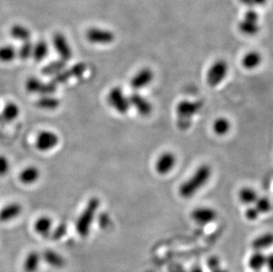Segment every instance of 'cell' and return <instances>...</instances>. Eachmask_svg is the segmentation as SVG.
Instances as JSON below:
<instances>
[{"label":"cell","instance_id":"obj_1","mask_svg":"<svg viewBox=\"0 0 273 272\" xmlns=\"http://www.w3.org/2000/svg\"><path fill=\"white\" fill-rule=\"evenodd\" d=\"M211 176V168L203 164L196 170L189 179L181 184L179 193L181 197L190 198L194 196L203 187Z\"/></svg>","mask_w":273,"mask_h":272},{"label":"cell","instance_id":"obj_2","mask_svg":"<svg viewBox=\"0 0 273 272\" xmlns=\"http://www.w3.org/2000/svg\"><path fill=\"white\" fill-rule=\"evenodd\" d=\"M99 207V199L97 197L90 198L86 205L85 209H83V211L78 217L75 228H76L78 234L80 235L81 238L88 237L91 225L96 217V213L97 212Z\"/></svg>","mask_w":273,"mask_h":272},{"label":"cell","instance_id":"obj_3","mask_svg":"<svg viewBox=\"0 0 273 272\" xmlns=\"http://www.w3.org/2000/svg\"><path fill=\"white\" fill-rule=\"evenodd\" d=\"M238 28L240 33L247 37L255 36L260 32V15L258 12L255 10V8L247 9V11L245 12L242 18L239 22Z\"/></svg>","mask_w":273,"mask_h":272},{"label":"cell","instance_id":"obj_4","mask_svg":"<svg viewBox=\"0 0 273 272\" xmlns=\"http://www.w3.org/2000/svg\"><path fill=\"white\" fill-rule=\"evenodd\" d=\"M201 102H190V101H181L177 106L178 117H179V126L182 129H186L189 127L190 121L193 117L199 112L202 108Z\"/></svg>","mask_w":273,"mask_h":272},{"label":"cell","instance_id":"obj_5","mask_svg":"<svg viewBox=\"0 0 273 272\" xmlns=\"http://www.w3.org/2000/svg\"><path fill=\"white\" fill-rule=\"evenodd\" d=\"M228 65L225 60H218L211 65L207 72V83L211 87L218 86L226 77Z\"/></svg>","mask_w":273,"mask_h":272},{"label":"cell","instance_id":"obj_6","mask_svg":"<svg viewBox=\"0 0 273 272\" xmlns=\"http://www.w3.org/2000/svg\"><path fill=\"white\" fill-rule=\"evenodd\" d=\"M107 101L108 104L120 114H125V112H128L131 106L129 99L125 97L123 90L119 87H114L109 91Z\"/></svg>","mask_w":273,"mask_h":272},{"label":"cell","instance_id":"obj_7","mask_svg":"<svg viewBox=\"0 0 273 272\" xmlns=\"http://www.w3.org/2000/svg\"><path fill=\"white\" fill-rule=\"evenodd\" d=\"M86 39L93 45H110L115 40L112 31L100 28H90L86 32Z\"/></svg>","mask_w":273,"mask_h":272},{"label":"cell","instance_id":"obj_8","mask_svg":"<svg viewBox=\"0 0 273 272\" xmlns=\"http://www.w3.org/2000/svg\"><path fill=\"white\" fill-rule=\"evenodd\" d=\"M57 85L53 82H43L36 77H30L25 83V89L29 93L38 94L41 96L53 95L57 90Z\"/></svg>","mask_w":273,"mask_h":272},{"label":"cell","instance_id":"obj_9","mask_svg":"<svg viewBox=\"0 0 273 272\" xmlns=\"http://www.w3.org/2000/svg\"><path fill=\"white\" fill-rule=\"evenodd\" d=\"M59 135L50 130L41 131L36 139V147L38 150L47 152L59 144Z\"/></svg>","mask_w":273,"mask_h":272},{"label":"cell","instance_id":"obj_10","mask_svg":"<svg viewBox=\"0 0 273 272\" xmlns=\"http://www.w3.org/2000/svg\"><path fill=\"white\" fill-rule=\"evenodd\" d=\"M87 66L84 63L75 64L74 66L69 68V69H65L59 75H56L52 79V82L55 83L56 85H60V84H65L67 83L71 78H80L82 75H84Z\"/></svg>","mask_w":273,"mask_h":272},{"label":"cell","instance_id":"obj_11","mask_svg":"<svg viewBox=\"0 0 273 272\" xmlns=\"http://www.w3.org/2000/svg\"><path fill=\"white\" fill-rule=\"evenodd\" d=\"M52 45L58 53L60 60H65L66 62L70 60L73 57V51L66 37L61 33H56L52 38Z\"/></svg>","mask_w":273,"mask_h":272},{"label":"cell","instance_id":"obj_12","mask_svg":"<svg viewBox=\"0 0 273 272\" xmlns=\"http://www.w3.org/2000/svg\"><path fill=\"white\" fill-rule=\"evenodd\" d=\"M153 78H154V74L152 69L143 68L132 78L130 82V85L133 90H141V89H144V87L148 86L149 84L152 82Z\"/></svg>","mask_w":273,"mask_h":272},{"label":"cell","instance_id":"obj_13","mask_svg":"<svg viewBox=\"0 0 273 272\" xmlns=\"http://www.w3.org/2000/svg\"><path fill=\"white\" fill-rule=\"evenodd\" d=\"M176 164V157L173 153L166 152L162 154L156 163V170L161 175H166L173 170Z\"/></svg>","mask_w":273,"mask_h":272},{"label":"cell","instance_id":"obj_14","mask_svg":"<svg viewBox=\"0 0 273 272\" xmlns=\"http://www.w3.org/2000/svg\"><path fill=\"white\" fill-rule=\"evenodd\" d=\"M130 105H132L142 116H148L152 113V105L146 98L140 94L133 93L130 96Z\"/></svg>","mask_w":273,"mask_h":272},{"label":"cell","instance_id":"obj_15","mask_svg":"<svg viewBox=\"0 0 273 272\" xmlns=\"http://www.w3.org/2000/svg\"><path fill=\"white\" fill-rule=\"evenodd\" d=\"M194 221L199 224H207L217 218V212L211 208H197L191 214Z\"/></svg>","mask_w":273,"mask_h":272},{"label":"cell","instance_id":"obj_16","mask_svg":"<svg viewBox=\"0 0 273 272\" xmlns=\"http://www.w3.org/2000/svg\"><path fill=\"white\" fill-rule=\"evenodd\" d=\"M23 212V207L17 202H12L0 210V222L7 223L18 217Z\"/></svg>","mask_w":273,"mask_h":272},{"label":"cell","instance_id":"obj_17","mask_svg":"<svg viewBox=\"0 0 273 272\" xmlns=\"http://www.w3.org/2000/svg\"><path fill=\"white\" fill-rule=\"evenodd\" d=\"M41 176L39 168L35 165H30L24 168L20 173V180L25 185H32L37 182Z\"/></svg>","mask_w":273,"mask_h":272},{"label":"cell","instance_id":"obj_18","mask_svg":"<svg viewBox=\"0 0 273 272\" xmlns=\"http://www.w3.org/2000/svg\"><path fill=\"white\" fill-rule=\"evenodd\" d=\"M36 105L38 108L44 111H55L59 108L60 101L53 95H45L37 99Z\"/></svg>","mask_w":273,"mask_h":272},{"label":"cell","instance_id":"obj_19","mask_svg":"<svg viewBox=\"0 0 273 272\" xmlns=\"http://www.w3.org/2000/svg\"><path fill=\"white\" fill-rule=\"evenodd\" d=\"M34 228L36 232L40 236L48 237L49 235L52 233V218L47 216H40L39 218H37L36 223L34 224Z\"/></svg>","mask_w":273,"mask_h":272},{"label":"cell","instance_id":"obj_20","mask_svg":"<svg viewBox=\"0 0 273 272\" xmlns=\"http://www.w3.org/2000/svg\"><path fill=\"white\" fill-rule=\"evenodd\" d=\"M20 112H21V110H20L19 105L15 102H9L5 105L0 115L3 120V122L8 123V122H12V121L16 120L20 115Z\"/></svg>","mask_w":273,"mask_h":272},{"label":"cell","instance_id":"obj_21","mask_svg":"<svg viewBox=\"0 0 273 272\" xmlns=\"http://www.w3.org/2000/svg\"><path fill=\"white\" fill-rule=\"evenodd\" d=\"M43 258L50 266L53 268H63L66 265V260L60 253L53 250H45L43 253Z\"/></svg>","mask_w":273,"mask_h":272},{"label":"cell","instance_id":"obj_22","mask_svg":"<svg viewBox=\"0 0 273 272\" xmlns=\"http://www.w3.org/2000/svg\"><path fill=\"white\" fill-rule=\"evenodd\" d=\"M40 253L37 251H31L28 253L23 262L24 272H37L40 264Z\"/></svg>","mask_w":273,"mask_h":272},{"label":"cell","instance_id":"obj_23","mask_svg":"<svg viewBox=\"0 0 273 272\" xmlns=\"http://www.w3.org/2000/svg\"><path fill=\"white\" fill-rule=\"evenodd\" d=\"M262 57L260 53L253 51L247 53L243 59L241 60V63L243 66L244 68H246L247 70H252L255 69L256 67H259V65L262 63Z\"/></svg>","mask_w":273,"mask_h":272},{"label":"cell","instance_id":"obj_24","mask_svg":"<svg viewBox=\"0 0 273 272\" xmlns=\"http://www.w3.org/2000/svg\"><path fill=\"white\" fill-rule=\"evenodd\" d=\"M65 69H66V61L63 60H59L52 61L51 63H49L48 65H46L43 68V71L42 72L46 76L54 77Z\"/></svg>","mask_w":273,"mask_h":272},{"label":"cell","instance_id":"obj_25","mask_svg":"<svg viewBox=\"0 0 273 272\" xmlns=\"http://www.w3.org/2000/svg\"><path fill=\"white\" fill-rule=\"evenodd\" d=\"M10 35L13 38L19 41H30L31 32L30 30L21 24H15L10 30Z\"/></svg>","mask_w":273,"mask_h":272},{"label":"cell","instance_id":"obj_26","mask_svg":"<svg viewBox=\"0 0 273 272\" xmlns=\"http://www.w3.org/2000/svg\"><path fill=\"white\" fill-rule=\"evenodd\" d=\"M48 53L49 47L47 43L44 40H41L34 45L32 57L37 62H41L45 60L46 56L48 55Z\"/></svg>","mask_w":273,"mask_h":272},{"label":"cell","instance_id":"obj_27","mask_svg":"<svg viewBox=\"0 0 273 272\" xmlns=\"http://www.w3.org/2000/svg\"><path fill=\"white\" fill-rule=\"evenodd\" d=\"M18 56V52L12 45H5L0 47V62L9 63Z\"/></svg>","mask_w":273,"mask_h":272},{"label":"cell","instance_id":"obj_28","mask_svg":"<svg viewBox=\"0 0 273 272\" xmlns=\"http://www.w3.org/2000/svg\"><path fill=\"white\" fill-rule=\"evenodd\" d=\"M239 197L240 201L245 204H251V203H255V201H257L258 195L256 194V192L250 187H244L240 191Z\"/></svg>","mask_w":273,"mask_h":272},{"label":"cell","instance_id":"obj_29","mask_svg":"<svg viewBox=\"0 0 273 272\" xmlns=\"http://www.w3.org/2000/svg\"><path fill=\"white\" fill-rule=\"evenodd\" d=\"M272 244L273 234H271V233H266V234L259 236L258 238H256L253 241V243H252V246L255 249L260 250L266 248V247H269Z\"/></svg>","mask_w":273,"mask_h":272},{"label":"cell","instance_id":"obj_30","mask_svg":"<svg viewBox=\"0 0 273 272\" xmlns=\"http://www.w3.org/2000/svg\"><path fill=\"white\" fill-rule=\"evenodd\" d=\"M266 257L260 252H256L251 255L250 259L248 261V264L252 269L255 271H258L265 265Z\"/></svg>","mask_w":273,"mask_h":272},{"label":"cell","instance_id":"obj_31","mask_svg":"<svg viewBox=\"0 0 273 272\" xmlns=\"http://www.w3.org/2000/svg\"><path fill=\"white\" fill-rule=\"evenodd\" d=\"M230 127H231V124L229 122V120L225 118H219L218 120H215L213 124V130L218 135L227 134L230 130Z\"/></svg>","mask_w":273,"mask_h":272},{"label":"cell","instance_id":"obj_32","mask_svg":"<svg viewBox=\"0 0 273 272\" xmlns=\"http://www.w3.org/2000/svg\"><path fill=\"white\" fill-rule=\"evenodd\" d=\"M33 46L30 41L23 42V45L19 50L18 57L22 60H28L30 57H32L33 53Z\"/></svg>","mask_w":273,"mask_h":272},{"label":"cell","instance_id":"obj_33","mask_svg":"<svg viewBox=\"0 0 273 272\" xmlns=\"http://www.w3.org/2000/svg\"><path fill=\"white\" fill-rule=\"evenodd\" d=\"M255 209L258 210L259 213L269 212L271 208L270 202L269 199L266 197H261L257 199V201H255Z\"/></svg>","mask_w":273,"mask_h":272},{"label":"cell","instance_id":"obj_34","mask_svg":"<svg viewBox=\"0 0 273 272\" xmlns=\"http://www.w3.org/2000/svg\"><path fill=\"white\" fill-rule=\"evenodd\" d=\"M67 231V224H65V223H61L58 226H56L54 231H52V239L53 240H59L66 235Z\"/></svg>","mask_w":273,"mask_h":272},{"label":"cell","instance_id":"obj_35","mask_svg":"<svg viewBox=\"0 0 273 272\" xmlns=\"http://www.w3.org/2000/svg\"><path fill=\"white\" fill-rule=\"evenodd\" d=\"M10 167L11 165L8 157L0 155V177L8 175V172L10 171Z\"/></svg>","mask_w":273,"mask_h":272},{"label":"cell","instance_id":"obj_36","mask_svg":"<svg viewBox=\"0 0 273 272\" xmlns=\"http://www.w3.org/2000/svg\"><path fill=\"white\" fill-rule=\"evenodd\" d=\"M207 266L208 268L211 269V271H213L217 268H219L220 267V261L217 256H211L208 259L207 261Z\"/></svg>","mask_w":273,"mask_h":272},{"label":"cell","instance_id":"obj_37","mask_svg":"<svg viewBox=\"0 0 273 272\" xmlns=\"http://www.w3.org/2000/svg\"><path fill=\"white\" fill-rule=\"evenodd\" d=\"M259 212L255 208H249L246 211V217L248 220H255L258 217Z\"/></svg>","mask_w":273,"mask_h":272},{"label":"cell","instance_id":"obj_38","mask_svg":"<svg viewBox=\"0 0 273 272\" xmlns=\"http://www.w3.org/2000/svg\"><path fill=\"white\" fill-rule=\"evenodd\" d=\"M100 225L104 229V228L107 227L108 224H110V218L106 214H103L102 216L99 217Z\"/></svg>","mask_w":273,"mask_h":272},{"label":"cell","instance_id":"obj_39","mask_svg":"<svg viewBox=\"0 0 273 272\" xmlns=\"http://www.w3.org/2000/svg\"><path fill=\"white\" fill-rule=\"evenodd\" d=\"M265 265H267L269 272H273V253H269L266 257Z\"/></svg>","mask_w":273,"mask_h":272},{"label":"cell","instance_id":"obj_40","mask_svg":"<svg viewBox=\"0 0 273 272\" xmlns=\"http://www.w3.org/2000/svg\"><path fill=\"white\" fill-rule=\"evenodd\" d=\"M239 1H240V4L243 5L244 7L247 8V9H253V8H255L254 5L252 3V0H239Z\"/></svg>","mask_w":273,"mask_h":272},{"label":"cell","instance_id":"obj_41","mask_svg":"<svg viewBox=\"0 0 273 272\" xmlns=\"http://www.w3.org/2000/svg\"><path fill=\"white\" fill-rule=\"evenodd\" d=\"M252 3L254 5V7L257 8V7H263L268 3V0H252Z\"/></svg>","mask_w":273,"mask_h":272},{"label":"cell","instance_id":"obj_42","mask_svg":"<svg viewBox=\"0 0 273 272\" xmlns=\"http://www.w3.org/2000/svg\"><path fill=\"white\" fill-rule=\"evenodd\" d=\"M191 272H203V270H202V268H200V267L196 266V267H194V268H193Z\"/></svg>","mask_w":273,"mask_h":272},{"label":"cell","instance_id":"obj_43","mask_svg":"<svg viewBox=\"0 0 273 272\" xmlns=\"http://www.w3.org/2000/svg\"><path fill=\"white\" fill-rule=\"evenodd\" d=\"M212 272H227L226 270H225V269H221V268H217V269H215V270H213Z\"/></svg>","mask_w":273,"mask_h":272}]
</instances>
